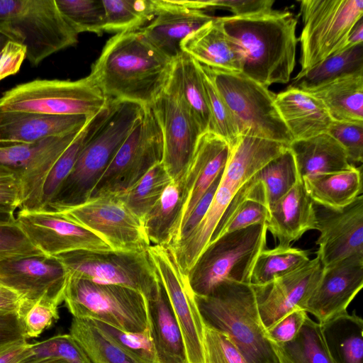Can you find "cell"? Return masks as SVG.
I'll list each match as a JSON object with an SVG mask.
<instances>
[{
    "instance_id": "cell-1",
    "label": "cell",
    "mask_w": 363,
    "mask_h": 363,
    "mask_svg": "<svg viewBox=\"0 0 363 363\" xmlns=\"http://www.w3.org/2000/svg\"><path fill=\"white\" fill-rule=\"evenodd\" d=\"M173 60L140 29L116 33L104 45L90 76L108 101L150 106L164 91Z\"/></svg>"
},
{
    "instance_id": "cell-2",
    "label": "cell",
    "mask_w": 363,
    "mask_h": 363,
    "mask_svg": "<svg viewBox=\"0 0 363 363\" xmlns=\"http://www.w3.org/2000/svg\"><path fill=\"white\" fill-rule=\"evenodd\" d=\"M224 30L239 48L241 73L268 87L286 84L296 65L297 17L289 11L250 16H219Z\"/></svg>"
},
{
    "instance_id": "cell-3",
    "label": "cell",
    "mask_w": 363,
    "mask_h": 363,
    "mask_svg": "<svg viewBox=\"0 0 363 363\" xmlns=\"http://www.w3.org/2000/svg\"><path fill=\"white\" fill-rule=\"evenodd\" d=\"M194 297L204 325L226 334L249 363H279L251 284L224 280L211 294Z\"/></svg>"
},
{
    "instance_id": "cell-4",
    "label": "cell",
    "mask_w": 363,
    "mask_h": 363,
    "mask_svg": "<svg viewBox=\"0 0 363 363\" xmlns=\"http://www.w3.org/2000/svg\"><path fill=\"white\" fill-rule=\"evenodd\" d=\"M143 110V106L135 103L114 101L110 114L82 149L48 209L72 207L90 199L93 189Z\"/></svg>"
},
{
    "instance_id": "cell-5",
    "label": "cell",
    "mask_w": 363,
    "mask_h": 363,
    "mask_svg": "<svg viewBox=\"0 0 363 363\" xmlns=\"http://www.w3.org/2000/svg\"><path fill=\"white\" fill-rule=\"evenodd\" d=\"M0 32L26 48L33 66L75 45L79 35L55 0H0Z\"/></svg>"
},
{
    "instance_id": "cell-6",
    "label": "cell",
    "mask_w": 363,
    "mask_h": 363,
    "mask_svg": "<svg viewBox=\"0 0 363 363\" xmlns=\"http://www.w3.org/2000/svg\"><path fill=\"white\" fill-rule=\"evenodd\" d=\"M265 223L226 233L208 243L186 277L194 295L208 296L224 280L250 283L254 263L265 249Z\"/></svg>"
},
{
    "instance_id": "cell-7",
    "label": "cell",
    "mask_w": 363,
    "mask_h": 363,
    "mask_svg": "<svg viewBox=\"0 0 363 363\" xmlns=\"http://www.w3.org/2000/svg\"><path fill=\"white\" fill-rule=\"evenodd\" d=\"M203 66L228 106L239 135L289 145L294 138L275 106V94L268 87L241 72Z\"/></svg>"
},
{
    "instance_id": "cell-8",
    "label": "cell",
    "mask_w": 363,
    "mask_h": 363,
    "mask_svg": "<svg viewBox=\"0 0 363 363\" xmlns=\"http://www.w3.org/2000/svg\"><path fill=\"white\" fill-rule=\"evenodd\" d=\"M109 103L89 75L75 81L35 79L18 84L2 94L0 111L91 117Z\"/></svg>"
},
{
    "instance_id": "cell-9",
    "label": "cell",
    "mask_w": 363,
    "mask_h": 363,
    "mask_svg": "<svg viewBox=\"0 0 363 363\" xmlns=\"http://www.w3.org/2000/svg\"><path fill=\"white\" fill-rule=\"evenodd\" d=\"M63 301L74 318L98 320L130 333L148 328L147 300L129 287L68 276Z\"/></svg>"
},
{
    "instance_id": "cell-10",
    "label": "cell",
    "mask_w": 363,
    "mask_h": 363,
    "mask_svg": "<svg viewBox=\"0 0 363 363\" xmlns=\"http://www.w3.org/2000/svg\"><path fill=\"white\" fill-rule=\"evenodd\" d=\"M56 257L68 276L102 284L124 286L146 298L157 294L160 281L147 251L79 250Z\"/></svg>"
},
{
    "instance_id": "cell-11",
    "label": "cell",
    "mask_w": 363,
    "mask_h": 363,
    "mask_svg": "<svg viewBox=\"0 0 363 363\" xmlns=\"http://www.w3.org/2000/svg\"><path fill=\"white\" fill-rule=\"evenodd\" d=\"M301 71L345 47L354 24L363 17L362 0H301Z\"/></svg>"
},
{
    "instance_id": "cell-12",
    "label": "cell",
    "mask_w": 363,
    "mask_h": 363,
    "mask_svg": "<svg viewBox=\"0 0 363 363\" xmlns=\"http://www.w3.org/2000/svg\"><path fill=\"white\" fill-rule=\"evenodd\" d=\"M162 157L163 140L159 123L152 108L144 107L143 114L93 189L90 199L124 193L152 167L162 162Z\"/></svg>"
},
{
    "instance_id": "cell-13",
    "label": "cell",
    "mask_w": 363,
    "mask_h": 363,
    "mask_svg": "<svg viewBox=\"0 0 363 363\" xmlns=\"http://www.w3.org/2000/svg\"><path fill=\"white\" fill-rule=\"evenodd\" d=\"M96 234L113 250L141 252L150 246L143 222L116 196L53 210Z\"/></svg>"
},
{
    "instance_id": "cell-14",
    "label": "cell",
    "mask_w": 363,
    "mask_h": 363,
    "mask_svg": "<svg viewBox=\"0 0 363 363\" xmlns=\"http://www.w3.org/2000/svg\"><path fill=\"white\" fill-rule=\"evenodd\" d=\"M147 252L182 332L189 363H204V323L186 276L169 247L150 245Z\"/></svg>"
},
{
    "instance_id": "cell-15",
    "label": "cell",
    "mask_w": 363,
    "mask_h": 363,
    "mask_svg": "<svg viewBox=\"0 0 363 363\" xmlns=\"http://www.w3.org/2000/svg\"><path fill=\"white\" fill-rule=\"evenodd\" d=\"M80 130L34 143L0 142V167L16 172L22 183L21 208L40 209L44 184L52 167Z\"/></svg>"
},
{
    "instance_id": "cell-16",
    "label": "cell",
    "mask_w": 363,
    "mask_h": 363,
    "mask_svg": "<svg viewBox=\"0 0 363 363\" xmlns=\"http://www.w3.org/2000/svg\"><path fill=\"white\" fill-rule=\"evenodd\" d=\"M16 221L30 242L45 256L79 250H112L96 234L53 210L20 208Z\"/></svg>"
},
{
    "instance_id": "cell-17",
    "label": "cell",
    "mask_w": 363,
    "mask_h": 363,
    "mask_svg": "<svg viewBox=\"0 0 363 363\" xmlns=\"http://www.w3.org/2000/svg\"><path fill=\"white\" fill-rule=\"evenodd\" d=\"M163 140L162 164L173 182L182 179L202 134L176 95L165 88L150 106Z\"/></svg>"
},
{
    "instance_id": "cell-18",
    "label": "cell",
    "mask_w": 363,
    "mask_h": 363,
    "mask_svg": "<svg viewBox=\"0 0 363 363\" xmlns=\"http://www.w3.org/2000/svg\"><path fill=\"white\" fill-rule=\"evenodd\" d=\"M67 279L56 257L30 256L0 262V284L16 291L23 302L46 299L59 306Z\"/></svg>"
},
{
    "instance_id": "cell-19",
    "label": "cell",
    "mask_w": 363,
    "mask_h": 363,
    "mask_svg": "<svg viewBox=\"0 0 363 363\" xmlns=\"http://www.w3.org/2000/svg\"><path fill=\"white\" fill-rule=\"evenodd\" d=\"M320 235L317 257L323 267L354 254L363 253V196L340 208L314 203Z\"/></svg>"
},
{
    "instance_id": "cell-20",
    "label": "cell",
    "mask_w": 363,
    "mask_h": 363,
    "mask_svg": "<svg viewBox=\"0 0 363 363\" xmlns=\"http://www.w3.org/2000/svg\"><path fill=\"white\" fill-rule=\"evenodd\" d=\"M363 286V253L323 268L319 281L303 307L319 323L342 313Z\"/></svg>"
},
{
    "instance_id": "cell-21",
    "label": "cell",
    "mask_w": 363,
    "mask_h": 363,
    "mask_svg": "<svg viewBox=\"0 0 363 363\" xmlns=\"http://www.w3.org/2000/svg\"><path fill=\"white\" fill-rule=\"evenodd\" d=\"M323 268L316 256L266 285L253 286L259 313L266 330L291 311L303 309L319 281Z\"/></svg>"
},
{
    "instance_id": "cell-22",
    "label": "cell",
    "mask_w": 363,
    "mask_h": 363,
    "mask_svg": "<svg viewBox=\"0 0 363 363\" xmlns=\"http://www.w3.org/2000/svg\"><path fill=\"white\" fill-rule=\"evenodd\" d=\"M154 1L156 14L140 30L157 50L172 60L183 52L182 42L215 17L206 11L182 6L176 0Z\"/></svg>"
},
{
    "instance_id": "cell-23",
    "label": "cell",
    "mask_w": 363,
    "mask_h": 363,
    "mask_svg": "<svg viewBox=\"0 0 363 363\" xmlns=\"http://www.w3.org/2000/svg\"><path fill=\"white\" fill-rule=\"evenodd\" d=\"M230 154V146L223 138L210 131L200 135L191 160L181 179L184 207L179 231L203 195L224 171Z\"/></svg>"
},
{
    "instance_id": "cell-24",
    "label": "cell",
    "mask_w": 363,
    "mask_h": 363,
    "mask_svg": "<svg viewBox=\"0 0 363 363\" xmlns=\"http://www.w3.org/2000/svg\"><path fill=\"white\" fill-rule=\"evenodd\" d=\"M89 118L0 111V142L34 143L79 130Z\"/></svg>"
},
{
    "instance_id": "cell-25",
    "label": "cell",
    "mask_w": 363,
    "mask_h": 363,
    "mask_svg": "<svg viewBox=\"0 0 363 363\" xmlns=\"http://www.w3.org/2000/svg\"><path fill=\"white\" fill-rule=\"evenodd\" d=\"M267 231L279 242L290 245L310 230H316L314 202L308 195L303 180L269 206Z\"/></svg>"
},
{
    "instance_id": "cell-26",
    "label": "cell",
    "mask_w": 363,
    "mask_h": 363,
    "mask_svg": "<svg viewBox=\"0 0 363 363\" xmlns=\"http://www.w3.org/2000/svg\"><path fill=\"white\" fill-rule=\"evenodd\" d=\"M181 49L196 62L207 67L241 72L242 57L239 48L224 30L219 17L188 35Z\"/></svg>"
},
{
    "instance_id": "cell-27",
    "label": "cell",
    "mask_w": 363,
    "mask_h": 363,
    "mask_svg": "<svg viewBox=\"0 0 363 363\" xmlns=\"http://www.w3.org/2000/svg\"><path fill=\"white\" fill-rule=\"evenodd\" d=\"M274 104L294 140L327 133L333 122L323 103L302 90L288 87L275 94Z\"/></svg>"
},
{
    "instance_id": "cell-28",
    "label": "cell",
    "mask_w": 363,
    "mask_h": 363,
    "mask_svg": "<svg viewBox=\"0 0 363 363\" xmlns=\"http://www.w3.org/2000/svg\"><path fill=\"white\" fill-rule=\"evenodd\" d=\"M147 308L156 363H189L182 332L161 282L157 295L147 300Z\"/></svg>"
},
{
    "instance_id": "cell-29",
    "label": "cell",
    "mask_w": 363,
    "mask_h": 363,
    "mask_svg": "<svg viewBox=\"0 0 363 363\" xmlns=\"http://www.w3.org/2000/svg\"><path fill=\"white\" fill-rule=\"evenodd\" d=\"M301 179L316 174L336 172L352 164L344 147L328 133L302 140L289 145Z\"/></svg>"
},
{
    "instance_id": "cell-30",
    "label": "cell",
    "mask_w": 363,
    "mask_h": 363,
    "mask_svg": "<svg viewBox=\"0 0 363 363\" xmlns=\"http://www.w3.org/2000/svg\"><path fill=\"white\" fill-rule=\"evenodd\" d=\"M166 89L176 95L201 133L208 131L210 116L198 62L182 52L173 60Z\"/></svg>"
},
{
    "instance_id": "cell-31",
    "label": "cell",
    "mask_w": 363,
    "mask_h": 363,
    "mask_svg": "<svg viewBox=\"0 0 363 363\" xmlns=\"http://www.w3.org/2000/svg\"><path fill=\"white\" fill-rule=\"evenodd\" d=\"M306 92L323 103L333 121L363 123V72Z\"/></svg>"
},
{
    "instance_id": "cell-32",
    "label": "cell",
    "mask_w": 363,
    "mask_h": 363,
    "mask_svg": "<svg viewBox=\"0 0 363 363\" xmlns=\"http://www.w3.org/2000/svg\"><path fill=\"white\" fill-rule=\"evenodd\" d=\"M184 207L182 181L172 182L143 220L151 245L169 247L175 242Z\"/></svg>"
},
{
    "instance_id": "cell-33",
    "label": "cell",
    "mask_w": 363,
    "mask_h": 363,
    "mask_svg": "<svg viewBox=\"0 0 363 363\" xmlns=\"http://www.w3.org/2000/svg\"><path fill=\"white\" fill-rule=\"evenodd\" d=\"M314 203L340 208L362 195V168H350L331 173L316 174L302 179Z\"/></svg>"
},
{
    "instance_id": "cell-34",
    "label": "cell",
    "mask_w": 363,
    "mask_h": 363,
    "mask_svg": "<svg viewBox=\"0 0 363 363\" xmlns=\"http://www.w3.org/2000/svg\"><path fill=\"white\" fill-rule=\"evenodd\" d=\"M334 363H363V320L345 311L320 323Z\"/></svg>"
},
{
    "instance_id": "cell-35",
    "label": "cell",
    "mask_w": 363,
    "mask_h": 363,
    "mask_svg": "<svg viewBox=\"0 0 363 363\" xmlns=\"http://www.w3.org/2000/svg\"><path fill=\"white\" fill-rule=\"evenodd\" d=\"M360 72H363V43L345 48L315 66L300 71L288 87L310 91Z\"/></svg>"
},
{
    "instance_id": "cell-36",
    "label": "cell",
    "mask_w": 363,
    "mask_h": 363,
    "mask_svg": "<svg viewBox=\"0 0 363 363\" xmlns=\"http://www.w3.org/2000/svg\"><path fill=\"white\" fill-rule=\"evenodd\" d=\"M113 104L114 101H110L106 107L90 117L73 141L55 162L44 184L40 209L47 208L52 202L62 184L72 171L82 149L106 121L112 110Z\"/></svg>"
},
{
    "instance_id": "cell-37",
    "label": "cell",
    "mask_w": 363,
    "mask_h": 363,
    "mask_svg": "<svg viewBox=\"0 0 363 363\" xmlns=\"http://www.w3.org/2000/svg\"><path fill=\"white\" fill-rule=\"evenodd\" d=\"M279 363H334L327 349L320 324L306 318L297 336L283 345L272 344Z\"/></svg>"
},
{
    "instance_id": "cell-38",
    "label": "cell",
    "mask_w": 363,
    "mask_h": 363,
    "mask_svg": "<svg viewBox=\"0 0 363 363\" xmlns=\"http://www.w3.org/2000/svg\"><path fill=\"white\" fill-rule=\"evenodd\" d=\"M310 260L307 251L279 245L272 249H264L254 263L250 284L255 286L266 285L274 279L291 272Z\"/></svg>"
},
{
    "instance_id": "cell-39",
    "label": "cell",
    "mask_w": 363,
    "mask_h": 363,
    "mask_svg": "<svg viewBox=\"0 0 363 363\" xmlns=\"http://www.w3.org/2000/svg\"><path fill=\"white\" fill-rule=\"evenodd\" d=\"M172 182L162 162H160L129 189L116 196L143 222L145 216Z\"/></svg>"
},
{
    "instance_id": "cell-40",
    "label": "cell",
    "mask_w": 363,
    "mask_h": 363,
    "mask_svg": "<svg viewBox=\"0 0 363 363\" xmlns=\"http://www.w3.org/2000/svg\"><path fill=\"white\" fill-rule=\"evenodd\" d=\"M69 335L95 363H141L106 338L90 319L73 318Z\"/></svg>"
},
{
    "instance_id": "cell-41",
    "label": "cell",
    "mask_w": 363,
    "mask_h": 363,
    "mask_svg": "<svg viewBox=\"0 0 363 363\" xmlns=\"http://www.w3.org/2000/svg\"><path fill=\"white\" fill-rule=\"evenodd\" d=\"M106 13V32L138 30L156 14L154 0H102Z\"/></svg>"
},
{
    "instance_id": "cell-42",
    "label": "cell",
    "mask_w": 363,
    "mask_h": 363,
    "mask_svg": "<svg viewBox=\"0 0 363 363\" xmlns=\"http://www.w3.org/2000/svg\"><path fill=\"white\" fill-rule=\"evenodd\" d=\"M252 177L262 186L269 207L286 194L300 178L289 147L262 167Z\"/></svg>"
},
{
    "instance_id": "cell-43",
    "label": "cell",
    "mask_w": 363,
    "mask_h": 363,
    "mask_svg": "<svg viewBox=\"0 0 363 363\" xmlns=\"http://www.w3.org/2000/svg\"><path fill=\"white\" fill-rule=\"evenodd\" d=\"M61 13L79 34L101 35L106 32V13L102 0H55Z\"/></svg>"
},
{
    "instance_id": "cell-44",
    "label": "cell",
    "mask_w": 363,
    "mask_h": 363,
    "mask_svg": "<svg viewBox=\"0 0 363 363\" xmlns=\"http://www.w3.org/2000/svg\"><path fill=\"white\" fill-rule=\"evenodd\" d=\"M198 64L210 116L208 131L223 138L232 147L239 137L232 114L204 66L199 62Z\"/></svg>"
},
{
    "instance_id": "cell-45",
    "label": "cell",
    "mask_w": 363,
    "mask_h": 363,
    "mask_svg": "<svg viewBox=\"0 0 363 363\" xmlns=\"http://www.w3.org/2000/svg\"><path fill=\"white\" fill-rule=\"evenodd\" d=\"M110 341L141 363H156V354L148 328L139 333L125 332L106 323L90 319Z\"/></svg>"
},
{
    "instance_id": "cell-46",
    "label": "cell",
    "mask_w": 363,
    "mask_h": 363,
    "mask_svg": "<svg viewBox=\"0 0 363 363\" xmlns=\"http://www.w3.org/2000/svg\"><path fill=\"white\" fill-rule=\"evenodd\" d=\"M28 357H56L69 363H95L81 345L69 334L58 335L40 342L30 344Z\"/></svg>"
},
{
    "instance_id": "cell-47",
    "label": "cell",
    "mask_w": 363,
    "mask_h": 363,
    "mask_svg": "<svg viewBox=\"0 0 363 363\" xmlns=\"http://www.w3.org/2000/svg\"><path fill=\"white\" fill-rule=\"evenodd\" d=\"M18 314L25 339L34 338L59 318L58 305L46 299L21 301Z\"/></svg>"
},
{
    "instance_id": "cell-48",
    "label": "cell",
    "mask_w": 363,
    "mask_h": 363,
    "mask_svg": "<svg viewBox=\"0 0 363 363\" xmlns=\"http://www.w3.org/2000/svg\"><path fill=\"white\" fill-rule=\"evenodd\" d=\"M204 363H249L225 333L204 325Z\"/></svg>"
},
{
    "instance_id": "cell-49",
    "label": "cell",
    "mask_w": 363,
    "mask_h": 363,
    "mask_svg": "<svg viewBox=\"0 0 363 363\" xmlns=\"http://www.w3.org/2000/svg\"><path fill=\"white\" fill-rule=\"evenodd\" d=\"M39 255H44L30 242L16 220L0 222V262Z\"/></svg>"
},
{
    "instance_id": "cell-50",
    "label": "cell",
    "mask_w": 363,
    "mask_h": 363,
    "mask_svg": "<svg viewBox=\"0 0 363 363\" xmlns=\"http://www.w3.org/2000/svg\"><path fill=\"white\" fill-rule=\"evenodd\" d=\"M327 133L344 147L352 164L362 162L363 123L333 121Z\"/></svg>"
},
{
    "instance_id": "cell-51",
    "label": "cell",
    "mask_w": 363,
    "mask_h": 363,
    "mask_svg": "<svg viewBox=\"0 0 363 363\" xmlns=\"http://www.w3.org/2000/svg\"><path fill=\"white\" fill-rule=\"evenodd\" d=\"M274 4V0H206V9H223L234 16L250 17L272 12Z\"/></svg>"
},
{
    "instance_id": "cell-52",
    "label": "cell",
    "mask_w": 363,
    "mask_h": 363,
    "mask_svg": "<svg viewBox=\"0 0 363 363\" xmlns=\"http://www.w3.org/2000/svg\"><path fill=\"white\" fill-rule=\"evenodd\" d=\"M308 316V313L301 308L291 311L267 330L269 340L274 345L291 342L297 336Z\"/></svg>"
},
{
    "instance_id": "cell-53",
    "label": "cell",
    "mask_w": 363,
    "mask_h": 363,
    "mask_svg": "<svg viewBox=\"0 0 363 363\" xmlns=\"http://www.w3.org/2000/svg\"><path fill=\"white\" fill-rule=\"evenodd\" d=\"M23 203V187L19 176L0 167V204L16 211Z\"/></svg>"
},
{
    "instance_id": "cell-54",
    "label": "cell",
    "mask_w": 363,
    "mask_h": 363,
    "mask_svg": "<svg viewBox=\"0 0 363 363\" xmlns=\"http://www.w3.org/2000/svg\"><path fill=\"white\" fill-rule=\"evenodd\" d=\"M223 173V172L216 177L212 184L195 206L194 209L191 211L186 220L180 228L177 240L174 245L189 235L203 218L213 201L217 189L220 182Z\"/></svg>"
},
{
    "instance_id": "cell-55",
    "label": "cell",
    "mask_w": 363,
    "mask_h": 363,
    "mask_svg": "<svg viewBox=\"0 0 363 363\" xmlns=\"http://www.w3.org/2000/svg\"><path fill=\"white\" fill-rule=\"evenodd\" d=\"M22 340L23 335L18 311H0V350Z\"/></svg>"
},
{
    "instance_id": "cell-56",
    "label": "cell",
    "mask_w": 363,
    "mask_h": 363,
    "mask_svg": "<svg viewBox=\"0 0 363 363\" xmlns=\"http://www.w3.org/2000/svg\"><path fill=\"white\" fill-rule=\"evenodd\" d=\"M26 59V48L9 41L0 52V81L16 74Z\"/></svg>"
},
{
    "instance_id": "cell-57",
    "label": "cell",
    "mask_w": 363,
    "mask_h": 363,
    "mask_svg": "<svg viewBox=\"0 0 363 363\" xmlns=\"http://www.w3.org/2000/svg\"><path fill=\"white\" fill-rule=\"evenodd\" d=\"M30 344L22 340L0 350V363H18L30 357Z\"/></svg>"
},
{
    "instance_id": "cell-58",
    "label": "cell",
    "mask_w": 363,
    "mask_h": 363,
    "mask_svg": "<svg viewBox=\"0 0 363 363\" xmlns=\"http://www.w3.org/2000/svg\"><path fill=\"white\" fill-rule=\"evenodd\" d=\"M21 296L13 290L0 284V311H18L21 306Z\"/></svg>"
},
{
    "instance_id": "cell-59",
    "label": "cell",
    "mask_w": 363,
    "mask_h": 363,
    "mask_svg": "<svg viewBox=\"0 0 363 363\" xmlns=\"http://www.w3.org/2000/svg\"><path fill=\"white\" fill-rule=\"evenodd\" d=\"M363 43V18L362 17L354 24L350 30L345 48H350L354 45Z\"/></svg>"
},
{
    "instance_id": "cell-60",
    "label": "cell",
    "mask_w": 363,
    "mask_h": 363,
    "mask_svg": "<svg viewBox=\"0 0 363 363\" xmlns=\"http://www.w3.org/2000/svg\"><path fill=\"white\" fill-rule=\"evenodd\" d=\"M18 363H69L67 361L56 357H48L42 359H33L26 357Z\"/></svg>"
},
{
    "instance_id": "cell-61",
    "label": "cell",
    "mask_w": 363,
    "mask_h": 363,
    "mask_svg": "<svg viewBox=\"0 0 363 363\" xmlns=\"http://www.w3.org/2000/svg\"><path fill=\"white\" fill-rule=\"evenodd\" d=\"M15 210L0 204V222H10L16 220Z\"/></svg>"
},
{
    "instance_id": "cell-62",
    "label": "cell",
    "mask_w": 363,
    "mask_h": 363,
    "mask_svg": "<svg viewBox=\"0 0 363 363\" xmlns=\"http://www.w3.org/2000/svg\"><path fill=\"white\" fill-rule=\"evenodd\" d=\"M9 41H11L10 39L6 35L0 32V52Z\"/></svg>"
}]
</instances>
